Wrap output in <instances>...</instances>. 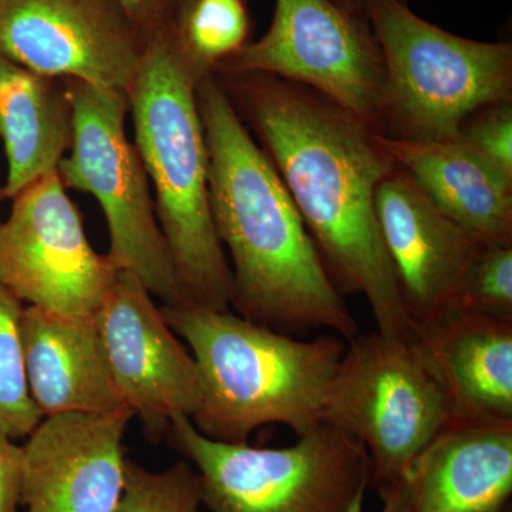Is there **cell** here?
<instances>
[{
    "mask_svg": "<svg viewBox=\"0 0 512 512\" xmlns=\"http://www.w3.org/2000/svg\"><path fill=\"white\" fill-rule=\"evenodd\" d=\"M227 77L225 90L258 134L333 284L365 296L377 332L412 338L377 222V188L396 167L380 133L299 84L266 74Z\"/></svg>",
    "mask_w": 512,
    "mask_h": 512,
    "instance_id": "6da1fadb",
    "label": "cell"
},
{
    "mask_svg": "<svg viewBox=\"0 0 512 512\" xmlns=\"http://www.w3.org/2000/svg\"><path fill=\"white\" fill-rule=\"evenodd\" d=\"M197 101L207 141L212 221L232 259V308L281 332L325 328L346 342L355 338V316L224 84L211 74L202 77Z\"/></svg>",
    "mask_w": 512,
    "mask_h": 512,
    "instance_id": "7a4b0ae2",
    "label": "cell"
},
{
    "mask_svg": "<svg viewBox=\"0 0 512 512\" xmlns=\"http://www.w3.org/2000/svg\"><path fill=\"white\" fill-rule=\"evenodd\" d=\"M207 74L183 47L157 33L146 43L128 90V111L134 146L156 192L157 220L181 303L229 311L231 266L212 221L207 141L197 101L198 83Z\"/></svg>",
    "mask_w": 512,
    "mask_h": 512,
    "instance_id": "3957f363",
    "label": "cell"
},
{
    "mask_svg": "<svg viewBox=\"0 0 512 512\" xmlns=\"http://www.w3.org/2000/svg\"><path fill=\"white\" fill-rule=\"evenodd\" d=\"M161 309L197 363L202 399L191 421L204 436L247 443L266 424L298 436L322 426L346 348L338 336L299 340L238 313L184 303Z\"/></svg>",
    "mask_w": 512,
    "mask_h": 512,
    "instance_id": "277c9868",
    "label": "cell"
},
{
    "mask_svg": "<svg viewBox=\"0 0 512 512\" xmlns=\"http://www.w3.org/2000/svg\"><path fill=\"white\" fill-rule=\"evenodd\" d=\"M384 64L383 136L457 140L477 111L512 101V46L451 35L400 0H366Z\"/></svg>",
    "mask_w": 512,
    "mask_h": 512,
    "instance_id": "5b68a950",
    "label": "cell"
},
{
    "mask_svg": "<svg viewBox=\"0 0 512 512\" xmlns=\"http://www.w3.org/2000/svg\"><path fill=\"white\" fill-rule=\"evenodd\" d=\"M168 434L194 464L210 512H345L372 481L363 444L328 424L284 448L212 440L185 416Z\"/></svg>",
    "mask_w": 512,
    "mask_h": 512,
    "instance_id": "8992f818",
    "label": "cell"
},
{
    "mask_svg": "<svg viewBox=\"0 0 512 512\" xmlns=\"http://www.w3.org/2000/svg\"><path fill=\"white\" fill-rule=\"evenodd\" d=\"M63 82L73 113L72 146L57 168L64 187L87 192L99 202L109 227L107 255L117 269L136 275L165 305H180L150 180L127 137V93L79 80Z\"/></svg>",
    "mask_w": 512,
    "mask_h": 512,
    "instance_id": "52a82bcc",
    "label": "cell"
},
{
    "mask_svg": "<svg viewBox=\"0 0 512 512\" xmlns=\"http://www.w3.org/2000/svg\"><path fill=\"white\" fill-rule=\"evenodd\" d=\"M451 421L446 396L412 338L357 333L330 384L323 424L363 444L379 493L409 473Z\"/></svg>",
    "mask_w": 512,
    "mask_h": 512,
    "instance_id": "ba28073f",
    "label": "cell"
},
{
    "mask_svg": "<svg viewBox=\"0 0 512 512\" xmlns=\"http://www.w3.org/2000/svg\"><path fill=\"white\" fill-rule=\"evenodd\" d=\"M306 87L383 134L386 74L375 36L336 0H276L271 28L224 63Z\"/></svg>",
    "mask_w": 512,
    "mask_h": 512,
    "instance_id": "9c48e42d",
    "label": "cell"
},
{
    "mask_svg": "<svg viewBox=\"0 0 512 512\" xmlns=\"http://www.w3.org/2000/svg\"><path fill=\"white\" fill-rule=\"evenodd\" d=\"M12 201L0 222V284L28 306L70 318L94 316L120 271L90 245L59 173L28 185Z\"/></svg>",
    "mask_w": 512,
    "mask_h": 512,
    "instance_id": "30bf717a",
    "label": "cell"
},
{
    "mask_svg": "<svg viewBox=\"0 0 512 512\" xmlns=\"http://www.w3.org/2000/svg\"><path fill=\"white\" fill-rule=\"evenodd\" d=\"M144 49L117 0H0V55L50 79L128 93Z\"/></svg>",
    "mask_w": 512,
    "mask_h": 512,
    "instance_id": "8fae6325",
    "label": "cell"
},
{
    "mask_svg": "<svg viewBox=\"0 0 512 512\" xmlns=\"http://www.w3.org/2000/svg\"><path fill=\"white\" fill-rule=\"evenodd\" d=\"M93 318L114 383L148 439H163L175 417L192 419L202 399L197 363L146 285L120 271Z\"/></svg>",
    "mask_w": 512,
    "mask_h": 512,
    "instance_id": "7c38bea8",
    "label": "cell"
},
{
    "mask_svg": "<svg viewBox=\"0 0 512 512\" xmlns=\"http://www.w3.org/2000/svg\"><path fill=\"white\" fill-rule=\"evenodd\" d=\"M134 414L43 417L23 446L26 512H113L123 493V439Z\"/></svg>",
    "mask_w": 512,
    "mask_h": 512,
    "instance_id": "4fadbf2b",
    "label": "cell"
},
{
    "mask_svg": "<svg viewBox=\"0 0 512 512\" xmlns=\"http://www.w3.org/2000/svg\"><path fill=\"white\" fill-rule=\"evenodd\" d=\"M376 215L412 326L436 318L456 299L484 242L397 165L377 188Z\"/></svg>",
    "mask_w": 512,
    "mask_h": 512,
    "instance_id": "5bb4252c",
    "label": "cell"
},
{
    "mask_svg": "<svg viewBox=\"0 0 512 512\" xmlns=\"http://www.w3.org/2000/svg\"><path fill=\"white\" fill-rule=\"evenodd\" d=\"M412 340L446 396L451 420L512 421V320L448 306L414 323Z\"/></svg>",
    "mask_w": 512,
    "mask_h": 512,
    "instance_id": "9a60e30c",
    "label": "cell"
},
{
    "mask_svg": "<svg viewBox=\"0 0 512 512\" xmlns=\"http://www.w3.org/2000/svg\"><path fill=\"white\" fill-rule=\"evenodd\" d=\"M403 481L409 512H507L512 421L451 420Z\"/></svg>",
    "mask_w": 512,
    "mask_h": 512,
    "instance_id": "2e32d148",
    "label": "cell"
},
{
    "mask_svg": "<svg viewBox=\"0 0 512 512\" xmlns=\"http://www.w3.org/2000/svg\"><path fill=\"white\" fill-rule=\"evenodd\" d=\"M22 346L29 393L43 417L107 414L128 407L114 383L93 316L70 318L25 306Z\"/></svg>",
    "mask_w": 512,
    "mask_h": 512,
    "instance_id": "e0dca14e",
    "label": "cell"
},
{
    "mask_svg": "<svg viewBox=\"0 0 512 512\" xmlns=\"http://www.w3.org/2000/svg\"><path fill=\"white\" fill-rule=\"evenodd\" d=\"M397 167L484 244L512 245V181L463 141H409L379 134Z\"/></svg>",
    "mask_w": 512,
    "mask_h": 512,
    "instance_id": "ac0fdd59",
    "label": "cell"
},
{
    "mask_svg": "<svg viewBox=\"0 0 512 512\" xmlns=\"http://www.w3.org/2000/svg\"><path fill=\"white\" fill-rule=\"evenodd\" d=\"M73 113L66 87L0 55V140L8 160L5 198L57 173L69 153Z\"/></svg>",
    "mask_w": 512,
    "mask_h": 512,
    "instance_id": "d6986e66",
    "label": "cell"
},
{
    "mask_svg": "<svg viewBox=\"0 0 512 512\" xmlns=\"http://www.w3.org/2000/svg\"><path fill=\"white\" fill-rule=\"evenodd\" d=\"M25 303L0 284V426L13 439L28 437L43 416L33 403L22 346Z\"/></svg>",
    "mask_w": 512,
    "mask_h": 512,
    "instance_id": "ffe728a7",
    "label": "cell"
},
{
    "mask_svg": "<svg viewBox=\"0 0 512 512\" xmlns=\"http://www.w3.org/2000/svg\"><path fill=\"white\" fill-rule=\"evenodd\" d=\"M248 18L241 0H197L187 16L183 47L202 72L210 73L244 47Z\"/></svg>",
    "mask_w": 512,
    "mask_h": 512,
    "instance_id": "44dd1931",
    "label": "cell"
},
{
    "mask_svg": "<svg viewBox=\"0 0 512 512\" xmlns=\"http://www.w3.org/2000/svg\"><path fill=\"white\" fill-rule=\"evenodd\" d=\"M201 504L200 477L187 461L154 473L127 458L123 493L113 512H198Z\"/></svg>",
    "mask_w": 512,
    "mask_h": 512,
    "instance_id": "7402d4cb",
    "label": "cell"
},
{
    "mask_svg": "<svg viewBox=\"0 0 512 512\" xmlns=\"http://www.w3.org/2000/svg\"><path fill=\"white\" fill-rule=\"evenodd\" d=\"M450 306L512 320V245L485 244Z\"/></svg>",
    "mask_w": 512,
    "mask_h": 512,
    "instance_id": "603a6c76",
    "label": "cell"
},
{
    "mask_svg": "<svg viewBox=\"0 0 512 512\" xmlns=\"http://www.w3.org/2000/svg\"><path fill=\"white\" fill-rule=\"evenodd\" d=\"M457 140L512 181V101L477 111L461 128Z\"/></svg>",
    "mask_w": 512,
    "mask_h": 512,
    "instance_id": "cb8c5ba5",
    "label": "cell"
},
{
    "mask_svg": "<svg viewBox=\"0 0 512 512\" xmlns=\"http://www.w3.org/2000/svg\"><path fill=\"white\" fill-rule=\"evenodd\" d=\"M0 426V512H18L23 474V446Z\"/></svg>",
    "mask_w": 512,
    "mask_h": 512,
    "instance_id": "d4e9b609",
    "label": "cell"
},
{
    "mask_svg": "<svg viewBox=\"0 0 512 512\" xmlns=\"http://www.w3.org/2000/svg\"><path fill=\"white\" fill-rule=\"evenodd\" d=\"M365 493L366 490L359 491L345 512H365L363 511ZM380 497L383 498L384 503L382 512H409V495L403 480L384 491Z\"/></svg>",
    "mask_w": 512,
    "mask_h": 512,
    "instance_id": "484cf974",
    "label": "cell"
},
{
    "mask_svg": "<svg viewBox=\"0 0 512 512\" xmlns=\"http://www.w3.org/2000/svg\"><path fill=\"white\" fill-rule=\"evenodd\" d=\"M124 12L130 16L133 22L143 19L147 15L153 0H117Z\"/></svg>",
    "mask_w": 512,
    "mask_h": 512,
    "instance_id": "4316f807",
    "label": "cell"
},
{
    "mask_svg": "<svg viewBox=\"0 0 512 512\" xmlns=\"http://www.w3.org/2000/svg\"><path fill=\"white\" fill-rule=\"evenodd\" d=\"M336 3L350 12L357 13V10L365 9L366 0H338Z\"/></svg>",
    "mask_w": 512,
    "mask_h": 512,
    "instance_id": "83f0119b",
    "label": "cell"
},
{
    "mask_svg": "<svg viewBox=\"0 0 512 512\" xmlns=\"http://www.w3.org/2000/svg\"><path fill=\"white\" fill-rule=\"evenodd\" d=\"M5 200V194H3V184L0 183V201Z\"/></svg>",
    "mask_w": 512,
    "mask_h": 512,
    "instance_id": "f1b7e54d",
    "label": "cell"
},
{
    "mask_svg": "<svg viewBox=\"0 0 512 512\" xmlns=\"http://www.w3.org/2000/svg\"><path fill=\"white\" fill-rule=\"evenodd\" d=\"M507 512H511V511H507Z\"/></svg>",
    "mask_w": 512,
    "mask_h": 512,
    "instance_id": "f546056e",
    "label": "cell"
}]
</instances>
